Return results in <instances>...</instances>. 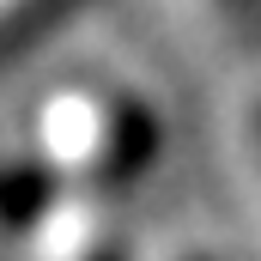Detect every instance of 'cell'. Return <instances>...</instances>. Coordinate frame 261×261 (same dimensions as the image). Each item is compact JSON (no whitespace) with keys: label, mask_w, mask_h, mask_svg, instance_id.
Masks as SVG:
<instances>
[{"label":"cell","mask_w":261,"mask_h":261,"mask_svg":"<svg viewBox=\"0 0 261 261\" xmlns=\"http://www.w3.org/2000/svg\"><path fill=\"white\" fill-rule=\"evenodd\" d=\"M49 146L85 182H128L152 158V116L128 91H73L49 103Z\"/></svg>","instance_id":"1"},{"label":"cell","mask_w":261,"mask_h":261,"mask_svg":"<svg viewBox=\"0 0 261 261\" xmlns=\"http://www.w3.org/2000/svg\"><path fill=\"white\" fill-rule=\"evenodd\" d=\"M37 261H128V243L97 200L79 195L73 206H55V219L43 225Z\"/></svg>","instance_id":"2"},{"label":"cell","mask_w":261,"mask_h":261,"mask_svg":"<svg viewBox=\"0 0 261 261\" xmlns=\"http://www.w3.org/2000/svg\"><path fill=\"white\" fill-rule=\"evenodd\" d=\"M67 6H79V0H0V61H12L18 49H31Z\"/></svg>","instance_id":"3"},{"label":"cell","mask_w":261,"mask_h":261,"mask_svg":"<svg viewBox=\"0 0 261 261\" xmlns=\"http://www.w3.org/2000/svg\"><path fill=\"white\" fill-rule=\"evenodd\" d=\"M237 128H243V158H249V170H255V189H261V91H255V97H243V110H237Z\"/></svg>","instance_id":"4"},{"label":"cell","mask_w":261,"mask_h":261,"mask_svg":"<svg viewBox=\"0 0 261 261\" xmlns=\"http://www.w3.org/2000/svg\"><path fill=\"white\" fill-rule=\"evenodd\" d=\"M182 261H200V255H182Z\"/></svg>","instance_id":"5"}]
</instances>
